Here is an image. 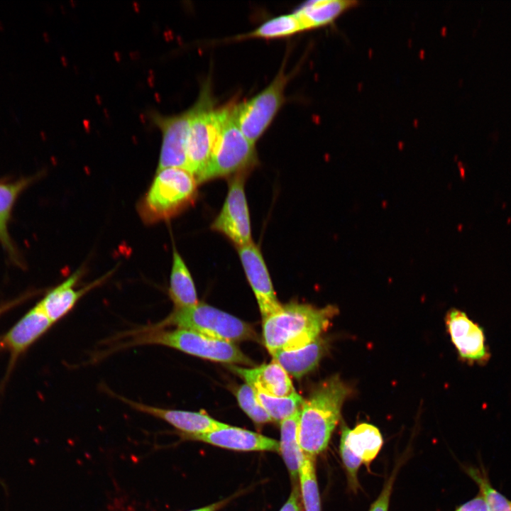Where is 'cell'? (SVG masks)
<instances>
[{
	"instance_id": "19",
	"label": "cell",
	"mask_w": 511,
	"mask_h": 511,
	"mask_svg": "<svg viewBox=\"0 0 511 511\" xmlns=\"http://www.w3.org/2000/svg\"><path fill=\"white\" fill-rule=\"evenodd\" d=\"M324 349V342L317 338L304 346L279 351L272 356L287 374L299 379L317 367Z\"/></svg>"
},
{
	"instance_id": "29",
	"label": "cell",
	"mask_w": 511,
	"mask_h": 511,
	"mask_svg": "<svg viewBox=\"0 0 511 511\" xmlns=\"http://www.w3.org/2000/svg\"><path fill=\"white\" fill-rule=\"evenodd\" d=\"M393 483V477L385 483L383 490L376 500L371 505L369 511H388L390 497Z\"/></svg>"
},
{
	"instance_id": "7",
	"label": "cell",
	"mask_w": 511,
	"mask_h": 511,
	"mask_svg": "<svg viewBox=\"0 0 511 511\" xmlns=\"http://www.w3.org/2000/svg\"><path fill=\"white\" fill-rule=\"evenodd\" d=\"M187 141V170L195 177L207 165L227 107L214 109L209 86L194 104Z\"/></svg>"
},
{
	"instance_id": "30",
	"label": "cell",
	"mask_w": 511,
	"mask_h": 511,
	"mask_svg": "<svg viewBox=\"0 0 511 511\" xmlns=\"http://www.w3.org/2000/svg\"><path fill=\"white\" fill-rule=\"evenodd\" d=\"M300 498L301 495H300L298 488L297 486H295L292 489L287 502L284 504L280 511H302Z\"/></svg>"
},
{
	"instance_id": "10",
	"label": "cell",
	"mask_w": 511,
	"mask_h": 511,
	"mask_svg": "<svg viewBox=\"0 0 511 511\" xmlns=\"http://www.w3.org/2000/svg\"><path fill=\"white\" fill-rule=\"evenodd\" d=\"M194 106L176 115L153 113L151 119L162 133L158 170L178 167L187 170V141Z\"/></svg>"
},
{
	"instance_id": "1",
	"label": "cell",
	"mask_w": 511,
	"mask_h": 511,
	"mask_svg": "<svg viewBox=\"0 0 511 511\" xmlns=\"http://www.w3.org/2000/svg\"><path fill=\"white\" fill-rule=\"evenodd\" d=\"M350 388L338 375L317 387L304 400L298 420V437L304 454L316 456L328 446L339 423L343 402Z\"/></svg>"
},
{
	"instance_id": "5",
	"label": "cell",
	"mask_w": 511,
	"mask_h": 511,
	"mask_svg": "<svg viewBox=\"0 0 511 511\" xmlns=\"http://www.w3.org/2000/svg\"><path fill=\"white\" fill-rule=\"evenodd\" d=\"M193 331L214 339L233 343L256 338L251 325L240 319L204 303L186 308H175L160 324L153 328Z\"/></svg>"
},
{
	"instance_id": "28",
	"label": "cell",
	"mask_w": 511,
	"mask_h": 511,
	"mask_svg": "<svg viewBox=\"0 0 511 511\" xmlns=\"http://www.w3.org/2000/svg\"><path fill=\"white\" fill-rule=\"evenodd\" d=\"M468 473L478 485L488 511H511V501L491 486L487 476L483 473L472 468L468 471Z\"/></svg>"
},
{
	"instance_id": "32",
	"label": "cell",
	"mask_w": 511,
	"mask_h": 511,
	"mask_svg": "<svg viewBox=\"0 0 511 511\" xmlns=\"http://www.w3.org/2000/svg\"><path fill=\"white\" fill-rule=\"evenodd\" d=\"M226 501H220L218 502H215L213 504H211L209 505L189 510V511H216L219 510L221 507H222L225 504Z\"/></svg>"
},
{
	"instance_id": "20",
	"label": "cell",
	"mask_w": 511,
	"mask_h": 511,
	"mask_svg": "<svg viewBox=\"0 0 511 511\" xmlns=\"http://www.w3.org/2000/svg\"><path fill=\"white\" fill-rule=\"evenodd\" d=\"M34 178L25 177L12 181H0V244L15 260H18V254L9 233V223L18 197Z\"/></svg>"
},
{
	"instance_id": "17",
	"label": "cell",
	"mask_w": 511,
	"mask_h": 511,
	"mask_svg": "<svg viewBox=\"0 0 511 511\" xmlns=\"http://www.w3.org/2000/svg\"><path fill=\"white\" fill-rule=\"evenodd\" d=\"M53 324L38 304L7 333L3 341L13 353L18 354L43 334Z\"/></svg>"
},
{
	"instance_id": "2",
	"label": "cell",
	"mask_w": 511,
	"mask_h": 511,
	"mask_svg": "<svg viewBox=\"0 0 511 511\" xmlns=\"http://www.w3.org/2000/svg\"><path fill=\"white\" fill-rule=\"evenodd\" d=\"M338 312L334 306L318 309L309 304L290 303L263 319L265 346L273 356L306 346L319 338Z\"/></svg>"
},
{
	"instance_id": "16",
	"label": "cell",
	"mask_w": 511,
	"mask_h": 511,
	"mask_svg": "<svg viewBox=\"0 0 511 511\" xmlns=\"http://www.w3.org/2000/svg\"><path fill=\"white\" fill-rule=\"evenodd\" d=\"M82 273L81 269L75 271L67 280L51 290L38 303L53 323L67 314L82 296L104 280V278L97 280L85 287L77 290L75 285Z\"/></svg>"
},
{
	"instance_id": "33",
	"label": "cell",
	"mask_w": 511,
	"mask_h": 511,
	"mask_svg": "<svg viewBox=\"0 0 511 511\" xmlns=\"http://www.w3.org/2000/svg\"><path fill=\"white\" fill-rule=\"evenodd\" d=\"M11 305H12V303L9 305H6V306L1 307H0V314L1 312H4L5 310H6L9 307H11Z\"/></svg>"
},
{
	"instance_id": "22",
	"label": "cell",
	"mask_w": 511,
	"mask_h": 511,
	"mask_svg": "<svg viewBox=\"0 0 511 511\" xmlns=\"http://www.w3.org/2000/svg\"><path fill=\"white\" fill-rule=\"evenodd\" d=\"M169 295L175 308L190 307L199 303L190 272L175 247L170 278Z\"/></svg>"
},
{
	"instance_id": "9",
	"label": "cell",
	"mask_w": 511,
	"mask_h": 511,
	"mask_svg": "<svg viewBox=\"0 0 511 511\" xmlns=\"http://www.w3.org/2000/svg\"><path fill=\"white\" fill-rule=\"evenodd\" d=\"M247 172L231 177L222 209L211 229L227 237L236 248L252 242L250 214L244 190Z\"/></svg>"
},
{
	"instance_id": "23",
	"label": "cell",
	"mask_w": 511,
	"mask_h": 511,
	"mask_svg": "<svg viewBox=\"0 0 511 511\" xmlns=\"http://www.w3.org/2000/svg\"><path fill=\"white\" fill-rule=\"evenodd\" d=\"M299 414L300 410L280 423V453L293 479L298 478L304 454L298 437Z\"/></svg>"
},
{
	"instance_id": "11",
	"label": "cell",
	"mask_w": 511,
	"mask_h": 511,
	"mask_svg": "<svg viewBox=\"0 0 511 511\" xmlns=\"http://www.w3.org/2000/svg\"><path fill=\"white\" fill-rule=\"evenodd\" d=\"M236 248L246 278L256 297L262 318L278 312L282 305L276 297L259 248L252 241Z\"/></svg>"
},
{
	"instance_id": "4",
	"label": "cell",
	"mask_w": 511,
	"mask_h": 511,
	"mask_svg": "<svg viewBox=\"0 0 511 511\" xmlns=\"http://www.w3.org/2000/svg\"><path fill=\"white\" fill-rule=\"evenodd\" d=\"M257 162L254 144L236 125L232 106H228L209 160L196 177L198 184L248 172Z\"/></svg>"
},
{
	"instance_id": "6",
	"label": "cell",
	"mask_w": 511,
	"mask_h": 511,
	"mask_svg": "<svg viewBox=\"0 0 511 511\" xmlns=\"http://www.w3.org/2000/svg\"><path fill=\"white\" fill-rule=\"evenodd\" d=\"M134 344H158L185 353L225 363L252 365L250 358L233 344L187 329L151 328L138 334Z\"/></svg>"
},
{
	"instance_id": "13",
	"label": "cell",
	"mask_w": 511,
	"mask_h": 511,
	"mask_svg": "<svg viewBox=\"0 0 511 511\" xmlns=\"http://www.w3.org/2000/svg\"><path fill=\"white\" fill-rule=\"evenodd\" d=\"M121 399L136 410L166 422L172 426L183 439L206 434L228 425L213 419L204 412L165 409L133 402L124 397Z\"/></svg>"
},
{
	"instance_id": "14",
	"label": "cell",
	"mask_w": 511,
	"mask_h": 511,
	"mask_svg": "<svg viewBox=\"0 0 511 511\" xmlns=\"http://www.w3.org/2000/svg\"><path fill=\"white\" fill-rule=\"evenodd\" d=\"M185 439L200 441L235 451H267L280 453V443L277 440L230 425L206 434L189 436Z\"/></svg>"
},
{
	"instance_id": "24",
	"label": "cell",
	"mask_w": 511,
	"mask_h": 511,
	"mask_svg": "<svg viewBox=\"0 0 511 511\" xmlns=\"http://www.w3.org/2000/svg\"><path fill=\"white\" fill-rule=\"evenodd\" d=\"M315 457L306 454H304L298 476L300 483L301 498L305 511H321L316 476Z\"/></svg>"
},
{
	"instance_id": "31",
	"label": "cell",
	"mask_w": 511,
	"mask_h": 511,
	"mask_svg": "<svg viewBox=\"0 0 511 511\" xmlns=\"http://www.w3.org/2000/svg\"><path fill=\"white\" fill-rule=\"evenodd\" d=\"M456 511H488V508L480 495L462 505Z\"/></svg>"
},
{
	"instance_id": "8",
	"label": "cell",
	"mask_w": 511,
	"mask_h": 511,
	"mask_svg": "<svg viewBox=\"0 0 511 511\" xmlns=\"http://www.w3.org/2000/svg\"><path fill=\"white\" fill-rule=\"evenodd\" d=\"M287 77L282 68L273 82L252 99L232 106L234 121L243 135L255 143L268 127L284 101Z\"/></svg>"
},
{
	"instance_id": "12",
	"label": "cell",
	"mask_w": 511,
	"mask_h": 511,
	"mask_svg": "<svg viewBox=\"0 0 511 511\" xmlns=\"http://www.w3.org/2000/svg\"><path fill=\"white\" fill-rule=\"evenodd\" d=\"M446 322L452 342L460 357L471 363H485L490 354L483 329L462 311L453 309Z\"/></svg>"
},
{
	"instance_id": "27",
	"label": "cell",
	"mask_w": 511,
	"mask_h": 511,
	"mask_svg": "<svg viewBox=\"0 0 511 511\" xmlns=\"http://www.w3.org/2000/svg\"><path fill=\"white\" fill-rule=\"evenodd\" d=\"M236 399L241 408L257 424L272 422V419L259 402L254 388L248 384L242 385L236 391Z\"/></svg>"
},
{
	"instance_id": "25",
	"label": "cell",
	"mask_w": 511,
	"mask_h": 511,
	"mask_svg": "<svg viewBox=\"0 0 511 511\" xmlns=\"http://www.w3.org/2000/svg\"><path fill=\"white\" fill-rule=\"evenodd\" d=\"M255 392L259 402L272 420L279 423L299 411L304 400L297 392L288 396L277 397L256 390Z\"/></svg>"
},
{
	"instance_id": "26",
	"label": "cell",
	"mask_w": 511,
	"mask_h": 511,
	"mask_svg": "<svg viewBox=\"0 0 511 511\" xmlns=\"http://www.w3.org/2000/svg\"><path fill=\"white\" fill-rule=\"evenodd\" d=\"M304 31L295 14H286L273 18L243 38H259L265 39L289 36Z\"/></svg>"
},
{
	"instance_id": "15",
	"label": "cell",
	"mask_w": 511,
	"mask_h": 511,
	"mask_svg": "<svg viewBox=\"0 0 511 511\" xmlns=\"http://www.w3.org/2000/svg\"><path fill=\"white\" fill-rule=\"evenodd\" d=\"M229 368L243 378L246 384L265 394L284 397L297 392L288 374L275 361L254 368L233 365Z\"/></svg>"
},
{
	"instance_id": "18",
	"label": "cell",
	"mask_w": 511,
	"mask_h": 511,
	"mask_svg": "<svg viewBox=\"0 0 511 511\" xmlns=\"http://www.w3.org/2000/svg\"><path fill=\"white\" fill-rule=\"evenodd\" d=\"M357 4V1L348 0L311 1L302 5L294 13L301 22L304 30H310L333 23Z\"/></svg>"
},
{
	"instance_id": "3",
	"label": "cell",
	"mask_w": 511,
	"mask_h": 511,
	"mask_svg": "<svg viewBox=\"0 0 511 511\" xmlns=\"http://www.w3.org/2000/svg\"><path fill=\"white\" fill-rule=\"evenodd\" d=\"M197 185L194 176L185 169L158 170L137 207L142 221L152 224L177 216L194 203Z\"/></svg>"
},
{
	"instance_id": "21",
	"label": "cell",
	"mask_w": 511,
	"mask_h": 511,
	"mask_svg": "<svg viewBox=\"0 0 511 511\" xmlns=\"http://www.w3.org/2000/svg\"><path fill=\"white\" fill-rule=\"evenodd\" d=\"M341 439L366 466L375 459L383 445L379 429L367 423L360 424L353 429L343 425Z\"/></svg>"
}]
</instances>
